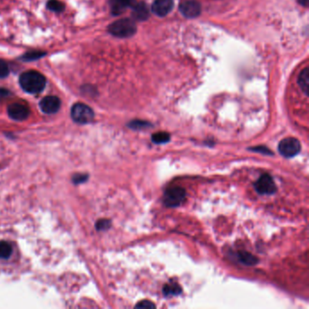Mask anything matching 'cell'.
<instances>
[{"mask_svg":"<svg viewBox=\"0 0 309 309\" xmlns=\"http://www.w3.org/2000/svg\"><path fill=\"white\" fill-rule=\"evenodd\" d=\"M19 85L25 92L36 94L43 92L46 85V77L37 71H27L19 76Z\"/></svg>","mask_w":309,"mask_h":309,"instance_id":"cell-1","label":"cell"},{"mask_svg":"<svg viewBox=\"0 0 309 309\" xmlns=\"http://www.w3.org/2000/svg\"><path fill=\"white\" fill-rule=\"evenodd\" d=\"M108 32L116 37H130L136 33V25L130 18H122L109 26Z\"/></svg>","mask_w":309,"mask_h":309,"instance_id":"cell-2","label":"cell"},{"mask_svg":"<svg viewBox=\"0 0 309 309\" xmlns=\"http://www.w3.org/2000/svg\"><path fill=\"white\" fill-rule=\"evenodd\" d=\"M71 117L75 123L86 124L93 120L94 113L91 107L85 103H77L71 109Z\"/></svg>","mask_w":309,"mask_h":309,"instance_id":"cell-3","label":"cell"},{"mask_svg":"<svg viewBox=\"0 0 309 309\" xmlns=\"http://www.w3.org/2000/svg\"><path fill=\"white\" fill-rule=\"evenodd\" d=\"M301 144L298 139L293 137L283 139L278 144V152L286 158H292L299 154Z\"/></svg>","mask_w":309,"mask_h":309,"instance_id":"cell-4","label":"cell"},{"mask_svg":"<svg viewBox=\"0 0 309 309\" xmlns=\"http://www.w3.org/2000/svg\"><path fill=\"white\" fill-rule=\"evenodd\" d=\"M186 198V191L184 188L173 187L167 189L163 196V202L167 207L180 206Z\"/></svg>","mask_w":309,"mask_h":309,"instance_id":"cell-5","label":"cell"},{"mask_svg":"<svg viewBox=\"0 0 309 309\" xmlns=\"http://www.w3.org/2000/svg\"><path fill=\"white\" fill-rule=\"evenodd\" d=\"M255 189L259 194H273L277 190L275 182L273 178L268 173L261 175L255 184Z\"/></svg>","mask_w":309,"mask_h":309,"instance_id":"cell-6","label":"cell"},{"mask_svg":"<svg viewBox=\"0 0 309 309\" xmlns=\"http://www.w3.org/2000/svg\"><path fill=\"white\" fill-rule=\"evenodd\" d=\"M39 106L43 113L47 115H53L59 111L61 106V101L57 96L48 95L41 100Z\"/></svg>","mask_w":309,"mask_h":309,"instance_id":"cell-7","label":"cell"},{"mask_svg":"<svg viewBox=\"0 0 309 309\" xmlns=\"http://www.w3.org/2000/svg\"><path fill=\"white\" fill-rule=\"evenodd\" d=\"M7 114L13 120L24 121L29 118L30 111L22 103H12L7 108Z\"/></svg>","mask_w":309,"mask_h":309,"instance_id":"cell-8","label":"cell"},{"mask_svg":"<svg viewBox=\"0 0 309 309\" xmlns=\"http://www.w3.org/2000/svg\"><path fill=\"white\" fill-rule=\"evenodd\" d=\"M180 11L185 17L194 18L201 14V5L199 2L195 0L184 1L180 5Z\"/></svg>","mask_w":309,"mask_h":309,"instance_id":"cell-9","label":"cell"},{"mask_svg":"<svg viewBox=\"0 0 309 309\" xmlns=\"http://www.w3.org/2000/svg\"><path fill=\"white\" fill-rule=\"evenodd\" d=\"M173 6V0H155L152 6V10L159 17L167 16Z\"/></svg>","mask_w":309,"mask_h":309,"instance_id":"cell-10","label":"cell"},{"mask_svg":"<svg viewBox=\"0 0 309 309\" xmlns=\"http://www.w3.org/2000/svg\"><path fill=\"white\" fill-rule=\"evenodd\" d=\"M133 0H110L109 5L111 13L114 16H119L125 11L129 6H132Z\"/></svg>","mask_w":309,"mask_h":309,"instance_id":"cell-11","label":"cell"},{"mask_svg":"<svg viewBox=\"0 0 309 309\" xmlns=\"http://www.w3.org/2000/svg\"><path fill=\"white\" fill-rule=\"evenodd\" d=\"M132 17L137 20H145L149 17L148 7L144 3L133 2L132 5Z\"/></svg>","mask_w":309,"mask_h":309,"instance_id":"cell-12","label":"cell"},{"mask_svg":"<svg viewBox=\"0 0 309 309\" xmlns=\"http://www.w3.org/2000/svg\"><path fill=\"white\" fill-rule=\"evenodd\" d=\"M309 68L306 67L303 71L301 72V74L298 77V85L300 86V88L303 90L304 93L306 94H308V90H309Z\"/></svg>","mask_w":309,"mask_h":309,"instance_id":"cell-13","label":"cell"},{"mask_svg":"<svg viewBox=\"0 0 309 309\" xmlns=\"http://www.w3.org/2000/svg\"><path fill=\"white\" fill-rule=\"evenodd\" d=\"M45 56H46L45 52L30 51L26 53L22 57H20L19 59L24 62H31V61H34V60H38Z\"/></svg>","mask_w":309,"mask_h":309,"instance_id":"cell-14","label":"cell"},{"mask_svg":"<svg viewBox=\"0 0 309 309\" xmlns=\"http://www.w3.org/2000/svg\"><path fill=\"white\" fill-rule=\"evenodd\" d=\"M238 255H239V259L241 260L242 263L245 264V265L252 266V265H255V264H257V262H258L257 258L254 257L250 253L242 251L240 252Z\"/></svg>","mask_w":309,"mask_h":309,"instance_id":"cell-15","label":"cell"},{"mask_svg":"<svg viewBox=\"0 0 309 309\" xmlns=\"http://www.w3.org/2000/svg\"><path fill=\"white\" fill-rule=\"evenodd\" d=\"M182 293V288L176 283H170L163 287V294L168 296H177Z\"/></svg>","mask_w":309,"mask_h":309,"instance_id":"cell-16","label":"cell"},{"mask_svg":"<svg viewBox=\"0 0 309 309\" xmlns=\"http://www.w3.org/2000/svg\"><path fill=\"white\" fill-rule=\"evenodd\" d=\"M46 7L50 11L56 12V13H61L65 8L64 4L60 0H48V2L46 3Z\"/></svg>","mask_w":309,"mask_h":309,"instance_id":"cell-17","label":"cell"},{"mask_svg":"<svg viewBox=\"0 0 309 309\" xmlns=\"http://www.w3.org/2000/svg\"><path fill=\"white\" fill-rule=\"evenodd\" d=\"M13 253L12 246L6 241H1L0 242V258L6 259L10 258V256Z\"/></svg>","mask_w":309,"mask_h":309,"instance_id":"cell-18","label":"cell"},{"mask_svg":"<svg viewBox=\"0 0 309 309\" xmlns=\"http://www.w3.org/2000/svg\"><path fill=\"white\" fill-rule=\"evenodd\" d=\"M171 139V136L168 132H159L153 134L152 141L156 144H161V143H168Z\"/></svg>","mask_w":309,"mask_h":309,"instance_id":"cell-19","label":"cell"},{"mask_svg":"<svg viewBox=\"0 0 309 309\" xmlns=\"http://www.w3.org/2000/svg\"><path fill=\"white\" fill-rule=\"evenodd\" d=\"M150 126L149 123L144 122V121H132V123L129 124V127L134 129V130H140V129H144L146 127Z\"/></svg>","mask_w":309,"mask_h":309,"instance_id":"cell-20","label":"cell"},{"mask_svg":"<svg viewBox=\"0 0 309 309\" xmlns=\"http://www.w3.org/2000/svg\"><path fill=\"white\" fill-rule=\"evenodd\" d=\"M9 75V68L7 63L3 60L0 59V78H6Z\"/></svg>","mask_w":309,"mask_h":309,"instance_id":"cell-21","label":"cell"},{"mask_svg":"<svg viewBox=\"0 0 309 309\" xmlns=\"http://www.w3.org/2000/svg\"><path fill=\"white\" fill-rule=\"evenodd\" d=\"M137 309H155L154 304L153 302H150L147 300H144V301H141L135 306Z\"/></svg>","mask_w":309,"mask_h":309,"instance_id":"cell-22","label":"cell"},{"mask_svg":"<svg viewBox=\"0 0 309 309\" xmlns=\"http://www.w3.org/2000/svg\"><path fill=\"white\" fill-rule=\"evenodd\" d=\"M250 151L258 152V153H262L264 154H272V152H270L269 148H267V147H265V146H257V147L251 148Z\"/></svg>","mask_w":309,"mask_h":309,"instance_id":"cell-23","label":"cell"},{"mask_svg":"<svg viewBox=\"0 0 309 309\" xmlns=\"http://www.w3.org/2000/svg\"><path fill=\"white\" fill-rule=\"evenodd\" d=\"M109 227H110V221L106 220V219H103V220L98 221L97 225H96V228L99 230L108 229Z\"/></svg>","mask_w":309,"mask_h":309,"instance_id":"cell-24","label":"cell"},{"mask_svg":"<svg viewBox=\"0 0 309 309\" xmlns=\"http://www.w3.org/2000/svg\"><path fill=\"white\" fill-rule=\"evenodd\" d=\"M87 176L84 175V174H77L75 175V177L73 178V181L75 182V184H82L84 182H86Z\"/></svg>","mask_w":309,"mask_h":309,"instance_id":"cell-25","label":"cell"},{"mask_svg":"<svg viewBox=\"0 0 309 309\" xmlns=\"http://www.w3.org/2000/svg\"><path fill=\"white\" fill-rule=\"evenodd\" d=\"M10 93L8 90H6L5 88H0V97H4V96H7Z\"/></svg>","mask_w":309,"mask_h":309,"instance_id":"cell-26","label":"cell"},{"mask_svg":"<svg viewBox=\"0 0 309 309\" xmlns=\"http://www.w3.org/2000/svg\"><path fill=\"white\" fill-rule=\"evenodd\" d=\"M298 2H299L302 6H308V2H309V0H298Z\"/></svg>","mask_w":309,"mask_h":309,"instance_id":"cell-27","label":"cell"}]
</instances>
